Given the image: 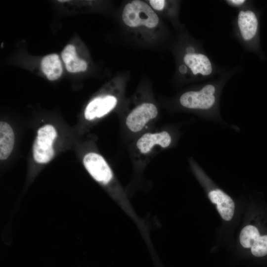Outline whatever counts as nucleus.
<instances>
[{
    "mask_svg": "<svg viewBox=\"0 0 267 267\" xmlns=\"http://www.w3.org/2000/svg\"><path fill=\"white\" fill-rule=\"evenodd\" d=\"M122 18L126 25L133 28L144 26L153 28L159 23V18L152 8L139 0H134L125 5Z\"/></svg>",
    "mask_w": 267,
    "mask_h": 267,
    "instance_id": "f257e3e1",
    "label": "nucleus"
},
{
    "mask_svg": "<svg viewBox=\"0 0 267 267\" xmlns=\"http://www.w3.org/2000/svg\"><path fill=\"white\" fill-rule=\"evenodd\" d=\"M218 94V88L214 84H209L199 90L183 93L179 98V102L186 108L209 111L216 106Z\"/></svg>",
    "mask_w": 267,
    "mask_h": 267,
    "instance_id": "f03ea898",
    "label": "nucleus"
},
{
    "mask_svg": "<svg viewBox=\"0 0 267 267\" xmlns=\"http://www.w3.org/2000/svg\"><path fill=\"white\" fill-rule=\"evenodd\" d=\"M57 136L56 130L51 124L38 129L33 145V156L36 162L44 164L51 161L54 155L53 143Z\"/></svg>",
    "mask_w": 267,
    "mask_h": 267,
    "instance_id": "7ed1b4c3",
    "label": "nucleus"
},
{
    "mask_svg": "<svg viewBox=\"0 0 267 267\" xmlns=\"http://www.w3.org/2000/svg\"><path fill=\"white\" fill-rule=\"evenodd\" d=\"M83 164L89 175L97 182L105 186L112 181L113 173L100 155L94 152L87 154L83 158Z\"/></svg>",
    "mask_w": 267,
    "mask_h": 267,
    "instance_id": "20e7f679",
    "label": "nucleus"
},
{
    "mask_svg": "<svg viewBox=\"0 0 267 267\" xmlns=\"http://www.w3.org/2000/svg\"><path fill=\"white\" fill-rule=\"evenodd\" d=\"M158 114L157 107L152 103H144L134 108L127 116L126 124L133 132L141 131L150 120Z\"/></svg>",
    "mask_w": 267,
    "mask_h": 267,
    "instance_id": "39448f33",
    "label": "nucleus"
},
{
    "mask_svg": "<svg viewBox=\"0 0 267 267\" xmlns=\"http://www.w3.org/2000/svg\"><path fill=\"white\" fill-rule=\"evenodd\" d=\"M237 27L242 39L250 42L256 37L259 21L255 12L250 9L240 10L237 16Z\"/></svg>",
    "mask_w": 267,
    "mask_h": 267,
    "instance_id": "423d86ee",
    "label": "nucleus"
},
{
    "mask_svg": "<svg viewBox=\"0 0 267 267\" xmlns=\"http://www.w3.org/2000/svg\"><path fill=\"white\" fill-rule=\"evenodd\" d=\"M117 103L116 98L112 95L95 97L86 107L85 118L87 120L101 118L111 111Z\"/></svg>",
    "mask_w": 267,
    "mask_h": 267,
    "instance_id": "0eeeda50",
    "label": "nucleus"
},
{
    "mask_svg": "<svg viewBox=\"0 0 267 267\" xmlns=\"http://www.w3.org/2000/svg\"><path fill=\"white\" fill-rule=\"evenodd\" d=\"M183 61L194 75L208 77L212 74V63L205 54L188 50L183 56Z\"/></svg>",
    "mask_w": 267,
    "mask_h": 267,
    "instance_id": "6e6552de",
    "label": "nucleus"
},
{
    "mask_svg": "<svg viewBox=\"0 0 267 267\" xmlns=\"http://www.w3.org/2000/svg\"><path fill=\"white\" fill-rule=\"evenodd\" d=\"M208 196L213 203L217 205V210L222 218L230 221L233 217L235 205L233 201L222 190L216 188L210 190Z\"/></svg>",
    "mask_w": 267,
    "mask_h": 267,
    "instance_id": "1a4fd4ad",
    "label": "nucleus"
},
{
    "mask_svg": "<svg viewBox=\"0 0 267 267\" xmlns=\"http://www.w3.org/2000/svg\"><path fill=\"white\" fill-rule=\"evenodd\" d=\"M171 141V136L167 132L163 131L155 134L146 133L138 139L136 146L142 153L146 154L155 145H159L166 148L170 145Z\"/></svg>",
    "mask_w": 267,
    "mask_h": 267,
    "instance_id": "9d476101",
    "label": "nucleus"
},
{
    "mask_svg": "<svg viewBox=\"0 0 267 267\" xmlns=\"http://www.w3.org/2000/svg\"><path fill=\"white\" fill-rule=\"evenodd\" d=\"M14 144V134L11 126L6 122H0V159L6 160L11 154Z\"/></svg>",
    "mask_w": 267,
    "mask_h": 267,
    "instance_id": "9b49d317",
    "label": "nucleus"
},
{
    "mask_svg": "<svg viewBox=\"0 0 267 267\" xmlns=\"http://www.w3.org/2000/svg\"><path fill=\"white\" fill-rule=\"evenodd\" d=\"M61 57L66 69L71 73H77L86 70V62L77 55L76 48L73 45H67L61 52Z\"/></svg>",
    "mask_w": 267,
    "mask_h": 267,
    "instance_id": "f8f14e48",
    "label": "nucleus"
},
{
    "mask_svg": "<svg viewBox=\"0 0 267 267\" xmlns=\"http://www.w3.org/2000/svg\"><path fill=\"white\" fill-rule=\"evenodd\" d=\"M41 68L50 81L58 79L62 73V66L58 55L55 53L47 55L41 61Z\"/></svg>",
    "mask_w": 267,
    "mask_h": 267,
    "instance_id": "ddd939ff",
    "label": "nucleus"
},
{
    "mask_svg": "<svg viewBox=\"0 0 267 267\" xmlns=\"http://www.w3.org/2000/svg\"><path fill=\"white\" fill-rule=\"evenodd\" d=\"M257 228L253 225H248L244 227L240 234V242L245 248H250L255 239L260 236Z\"/></svg>",
    "mask_w": 267,
    "mask_h": 267,
    "instance_id": "4468645a",
    "label": "nucleus"
},
{
    "mask_svg": "<svg viewBox=\"0 0 267 267\" xmlns=\"http://www.w3.org/2000/svg\"><path fill=\"white\" fill-rule=\"evenodd\" d=\"M251 252L256 257L267 255V235L257 237L251 247Z\"/></svg>",
    "mask_w": 267,
    "mask_h": 267,
    "instance_id": "2eb2a0df",
    "label": "nucleus"
},
{
    "mask_svg": "<svg viewBox=\"0 0 267 267\" xmlns=\"http://www.w3.org/2000/svg\"><path fill=\"white\" fill-rule=\"evenodd\" d=\"M151 6L156 10H162L165 4V1L164 0H150L149 1Z\"/></svg>",
    "mask_w": 267,
    "mask_h": 267,
    "instance_id": "dca6fc26",
    "label": "nucleus"
},
{
    "mask_svg": "<svg viewBox=\"0 0 267 267\" xmlns=\"http://www.w3.org/2000/svg\"><path fill=\"white\" fill-rule=\"evenodd\" d=\"M228 3L233 6H241L245 3L246 0H229L226 1Z\"/></svg>",
    "mask_w": 267,
    "mask_h": 267,
    "instance_id": "f3484780",
    "label": "nucleus"
}]
</instances>
